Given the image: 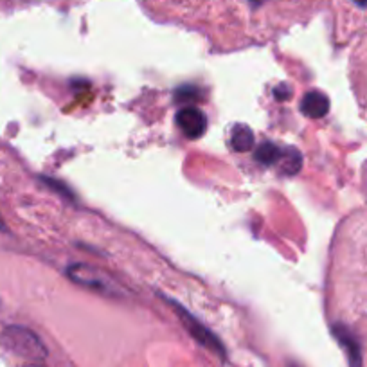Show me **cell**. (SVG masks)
Wrapping results in <instances>:
<instances>
[{
	"label": "cell",
	"instance_id": "1",
	"mask_svg": "<svg viewBox=\"0 0 367 367\" xmlns=\"http://www.w3.org/2000/svg\"><path fill=\"white\" fill-rule=\"evenodd\" d=\"M0 340L4 344L6 350L11 353L18 354L22 359L27 360H42L45 359V347H43L42 340L27 328L22 326H9L2 331Z\"/></svg>",
	"mask_w": 367,
	"mask_h": 367
},
{
	"label": "cell",
	"instance_id": "2",
	"mask_svg": "<svg viewBox=\"0 0 367 367\" xmlns=\"http://www.w3.org/2000/svg\"><path fill=\"white\" fill-rule=\"evenodd\" d=\"M168 303L173 306L175 312H177V315L180 317L184 328L189 331V335L194 338V340L199 342V344H202V346L207 347L209 351H213V353L218 354L220 359H225L224 344H222V340H220V338L216 337L213 331H209V329H207L206 326H203L202 322L196 319V317L191 315V313L187 312L186 308H182L178 303H175V301H171V299H168Z\"/></svg>",
	"mask_w": 367,
	"mask_h": 367
},
{
	"label": "cell",
	"instance_id": "3",
	"mask_svg": "<svg viewBox=\"0 0 367 367\" xmlns=\"http://www.w3.org/2000/svg\"><path fill=\"white\" fill-rule=\"evenodd\" d=\"M177 127L187 139H199L207 130V117L200 108L194 106H186L177 112Z\"/></svg>",
	"mask_w": 367,
	"mask_h": 367
},
{
	"label": "cell",
	"instance_id": "4",
	"mask_svg": "<svg viewBox=\"0 0 367 367\" xmlns=\"http://www.w3.org/2000/svg\"><path fill=\"white\" fill-rule=\"evenodd\" d=\"M67 274L71 275L76 283L85 285V287L96 288V290L99 292H112V283H110L108 279L87 265H72Z\"/></svg>",
	"mask_w": 367,
	"mask_h": 367
},
{
	"label": "cell",
	"instance_id": "5",
	"mask_svg": "<svg viewBox=\"0 0 367 367\" xmlns=\"http://www.w3.org/2000/svg\"><path fill=\"white\" fill-rule=\"evenodd\" d=\"M335 337L338 338L340 346L346 350L347 359H350L351 367H362V354H360V346L354 335L351 333L350 329L344 328V326H335L333 328Z\"/></svg>",
	"mask_w": 367,
	"mask_h": 367
},
{
	"label": "cell",
	"instance_id": "6",
	"mask_svg": "<svg viewBox=\"0 0 367 367\" xmlns=\"http://www.w3.org/2000/svg\"><path fill=\"white\" fill-rule=\"evenodd\" d=\"M301 110H303V114L306 115V117H312V119L324 117L329 110L328 97H326L322 92H319V90L308 92L303 97V101H301Z\"/></svg>",
	"mask_w": 367,
	"mask_h": 367
},
{
	"label": "cell",
	"instance_id": "7",
	"mask_svg": "<svg viewBox=\"0 0 367 367\" xmlns=\"http://www.w3.org/2000/svg\"><path fill=\"white\" fill-rule=\"evenodd\" d=\"M231 144L236 152H249V150L254 146L252 130L247 127H236L234 128V131H232Z\"/></svg>",
	"mask_w": 367,
	"mask_h": 367
},
{
	"label": "cell",
	"instance_id": "8",
	"mask_svg": "<svg viewBox=\"0 0 367 367\" xmlns=\"http://www.w3.org/2000/svg\"><path fill=\"white\" fill-rule=\"evenodd\" d=\"M281 155H283V152L272 143L259 144L258 150H256V159L263 164H274V162L281 161Z\"/></svg>",
	"mask_w": 367,
	"mask_h": 367
},
{
	"label": "cell",
	"instance_id": "9",
	"mask_svg": "<svg viewBox=\"0 0 367 367\" xmlns=\"http://www.w3.org/2000/svg\"><path fill=\"white\" fill-rule=\"evenodd\" d=\"M281 159H283V169H285V173H297L301 168V155L297 152H294L292 150L290 155H281Z\"/></svg>",
	"mask_w": 367,
	"mask_h": 367
},
{
	"label": "cell",
	"instance_id": "10",
	"mask_svg": "<svg viewBox=\"0 0 367 367\" xmlns=\"http://www.w3.org/2000/svg\"><path fill=\"white\" fill-rule=\"evenodd\" d=\"M354 2H357L359 6H362V8H366L367 6V0H354Z\"/></svg>",
	"mask_w": 367,
	"mask_h": 367
},
{
	"label": "cell",
	"instance_id": "11",
	"mask_svg": "<svg viewBox=\"0 0 367 367\" xmlns=\"http://www.w3.org/2000/svg\"><path fill=\"white\" fill-rule=\"evenodd\" d=\"M6 229V225H4V222H2V218H0V231H4Z\"/></svg>",
	"mask_w": 367,
	"mask_h": 367
},
{
	"label": "cell",
	"instance_id": "12",
	"mask_svg": "<svg viewBox=\"0 0 367 367\" xmlns=\"http://www.w3.org/2000/svg\"><path fill=\"white\" fill-rule=\"evenodd\" d=\"M250 2H254V4H259V2H263V0H250Z\"/></svg>",
	"mask_w": 367,
	"mask_h": 367
},
{
	"label": "cell",
	"instance_id": "13",
	"mask_svg": "<svg viewBox=\"0 0 367 367\" xmlns=\"http://www.w3.org/2000/svg\"><path fill=\"white\" fill-rule=\"evenodd\" d=\"M288 367H299V366H297V364H292V366H288Z\"/></svg>",
	"mask_w": 367,
	"mask_h": 367
}]
</instances>
